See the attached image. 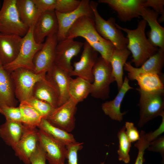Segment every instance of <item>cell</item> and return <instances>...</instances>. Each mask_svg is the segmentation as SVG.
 Wrapping results in <instances>:
<instances>
[{"label": "cell", "mask_w": 164, "mask_h": 164, "mask_svg": "<svg viewBox=\"0 0 164 164\" xmlns=\"http://www.w3.org/2000/svg\"><path fill=\"white\" fill-rule=\"evenodd\" d=\"M90 4L94 15L95 28L99 35L110 41L117 49L127 48L128 39L124 36L121 30L116 27L115 19L111 17L107 20L104 19L98 12L97 3L91 1Z\"/></svg>", "instance_id": "cell-3"}, {"label": "cell", "mask_w": 164, "mask_h": 164, "mask_svg": "<svg viewBox=\"0 0 164 164\" xmlns=\"http://www.w3.org/2000/svg\"><path fill=\"white\" fill-rule=\"evenodd\" d=\"M160 116L162 117V121L159 127L153 132H150L145 133V137L146 139L150 142L153 141L164 132V112Z\"/></svg>", "instance_id": "cell-44"}, {"label": "cell", "mask_w": 164, "mask_h": 164, "mask_svg": "<svg viewBox=\"0 0 164 164\" xmlns=\"http://www.w3.org/2000/svg\"><path fill=\"white\" fill-rule=\"evenodd\" d=\"M19 107L23 125L30 128L38 127L43 118L40 114L26 101L20 102Z\"/></svg>", "instance_id": "cell-31"}, {"label": "cell", "mask_w": 164, "mask_h": 164, "mask_svg": "<svg viewBox=\"0 0 164 164\" xmlns=\"http://www.w3.org/2000/svg\"><path fill=\"white\" fill-rule=\"evenodd\" d=\"M146 22L141 19L134 29L122 27L116 24V27L127 34L128 42L127 48L132 53L133 63L136 67L141 66L149 57L154 55L159 48L153 45L145 35Z\"/></svg>", "instance_id": "cell-1"}, {"label": "cell", "mask_w": 164, "mask_h": 164, "mask_svg": "<svg viewBox=\"0 0 164 164\" xmlns=\"http://www.w3.org/2000/svg\"><path fill=\"white\" fill-rule=\"evenodd\" d=\"M94 80L91 94L96 98L105 100L109 97L110 85L115 81L111 65L101 56L98 57L92 69Z\"/></svg>", "instance_id": "cell-2"}, {"label": "cell", "mask_w": 164, "mask_h": 164, "mask_svg": "<svg viewBox=\"0 0 164 164\" xmlns=\"http://www.w3.org/2000/svg\"><path fill=\"white\" fill-rule=\"evenodd\" d=\"M145 0H99L116 11L120 19L126 22L139 17Z\"/></svg>", "instance_id": "cell-15"}, {"label": "cell", "mask_w": 164, "mask_h": 164, "mask_svg": "<svg viewBox=\"0 0 164 164\" xmlns=\"http://www.w3.org/2000/svg\"><path fill=\"white\" fill-rule=\"evenodd\" d=\"M26 128L21 122L6 120L0 126V137L7 145L12 147L19 141Z\"/></svg>", "instance_id": "cell-25"}, {"label": "cell", "mask_w": 164, "mask_h": 164, "mask_svg": "<svg viewBox=\"0 0 164 164\" xmlns=\"http://www.w3.org/2000/svg\"><path fill=\"white\" fill-rule=\"evenodd\" d=\"M33 27H29L26 34L22 37L20 48L16 58L11 63L3 66L4 69L9 73L19 68L34 71L33 60L36 52L42 47L43 43L39 44L35 41Z\"/></svg>", "instance_id": "cell-6"}, {"label": "cell", "mask_w": 164, "mask_h": 164, "mask_svg": "<svg viewBox=\"0 0 164 164\" xmlns=\"http://www.w3.org/2000/svg\"><path fill=\"white\" fill-rule=\"evenodd\" d=\"M129 80L127 77L125 76L122 85L114 98L107 101L101 104V109L103 112L112 120L121 122L123 119V115L126 113V111L121 112L120 108L126 93L130 90L133 89L129 84Z\"/></svg>", "instance_id": "cell-21"}, {"label": "cell", "mask_w": 164, "mask_h": 164, "mask_svg": "<svg viewBox=\"0 0 164 164\" xmlns=\"http://www.w3.org/2000/svg\"><path fill=\"white\" fill-rule=\"evenodd\" d=\"M88 43L94 50L100 53L101 56L106 61L110 63L111 57L116 49L111 43L106 40Z\"/></svg>", "instance_id": "cell-33"}, {"label": "cell", "mask_w": 164, "mask_h": 164, "mask_svg": "<svg viewBox=\"0 0 164 164\" xmlns=\"http://www.w3.org/2000/svg\"><path fill=\"white\" fill-rule=\"evenodd\" d=\"M131 53L127 48L121 50L115 49L110 61L112 73L119 90L123 82L124 67Z\"/></svg>", "instance_id": "cell-26"}, {"label": "cell", "mask_w": 164, "mask_h": 164, "mask_svg": "<svg viewBox=\"0 0 164 164\" xmlns=\"http://www.w3.org/2000/svg\"><path fill=\"white\" fill-rule=\"evenodd\" d=\"M125 126V133L131 142L137 141L139 139L140 133L133 123L126 122Z\"/></svg>", "instance_id": "cell-41"}, {"label": "cell", "mask_w": 164, "mask_h": 164, "mask_svg": "<svg viewBox=\"0 0 164 164\" xmlns=\"http://www.w3.org/2000/svg\"><path fill=\"white\" fill-rule=\"evenodd\" d=\"M83 45L82 42L75 41L73 38H66L58 42L54 65L67 72L70 76L73 70L71 60L79 53Z\"/></svg>", "instance_id": "cell-10"}, {"label": "cell", "mask_w": 164, "mask_h": 164, "mask_svg": "<svg viewBox=\"0 0 164 164\" xmlns=\"http://www.w3.org/2000/svg\"><path fill=\"white\" fill-rule=\"evenodd\" d=\"M46 73H37L23 68L16 69L10 73L15 95L20 102L26 101L32 96L35 84L44 78Z\"/></svg>", "instance_id": "cell-5"}, {"label": "cell", "mask_w": 164, "mask_h": 164, "mask_svg": "<svg viewBox=\"0 0 164 164\" xmlns=\"http://www.w3.org/2000/svg\"><path fill=\"white\" fill-rule=\"evenodd\" d=\"M77 104L70 97L64 103L54 108L46 119L53 125L71 132L75 126Z\"/></svg>", "instance_id": "cell-9"}, {"label": "cell", "mask_w": 164, "mask_h": 164, "mask_svg": "<svg viewBox=\"0 0 164 164\" xmlns=\"http://www.w3.org/2000/svg\"><path fill=\"white\" fill-rule=\"evenodd\" d=\"M26 126L18 142L12 147L15 154L26 164L30 163V158L36 151L38 144V131L36 128Z\"/></svg>", "instance_id": "cell-17"}, {"label": "cell", "mask_w": 164, "mask_h": 164, "mask_svg": "<svg viewBox=\"0 0 164 164\" xmlns=\"http://www.w3.org/2000/svg\"><path fill=\"white\" fill-rule=\"evenodd\" d=\"M26 101L34 108L43 118L46 119L55 108L47 102L37 99L33 96Z\"/></svg>", "instance_id": "cell-34"}, {"label": "cell", "mask_w": 164, "mask_h": 164, "mask_svg": "<svg viewBox=\"0 0 164 164\" xmlns=\"http://www.w3.org/2000/svg\"></svg>", "instance_id": "cell-45"}, {"label": "cell", "mask_w": 164, "mask_h": 164, "mask_svg": "<svg viewBox=\"0 0 164 164\" xmlns=\"http://www.w3.org/2000/svg\"><path fill=\"white\" fill-rule=\"evenodd\" d=\"M164 0H145L144 7H151L153 9V10L159 14L161 15L160 17L158 20L159 24L164 21Z\"/></svg>", "instance_id": "cell-39"}, {"label": "cell", "mask_w": 164, "mask_h": 164, "mask_svg": "<svg viewBox=\"0 0 164 164\" xmlns=\"http://www.w3.org/2000/svg\"><path fill=\"white\" fill-rule=\"evenodd\" d=\"M83 144V143L76 142L66 145L67 164H78L77 152L82 148ZM100 164H105V163L103 162Z\"/></svg>", "instance_id": "cell-37"}, {"label": "cell", "mask_w": 164, "mask_h": 164, "mask_svg": "<svg viewBox=\"0 0 164 164\" xmlns=\"http://www.w3.org/2000/svg\"><path fill=\"white\" fill-rule=\"evenodd\" d=\"M55 12L58 22L56 33L58 42L66 38L69 29L80 18L86 16L94 19L93 12L89 0H81L79 6L71 12L64 13Z\"/></svg>", "instance_id": "cell-8"}, {"label": "cell", "mask_w": 164, "mask_h": 164, "mask_svg": "<svg viewBox=\"0 0 164 164\" xmlns=\"http://www.w3.org/2000/svg\"><path fill=\"white\" fill-rule=\"evenodd\" d=\"M125 126L118 132L117 137L119 142L118 149L117 151L119 161L126 164L129 162L130 160L129 154L131 146V143L125 133Z\"/></svg>", "instance_id": "cell-32"}, {"label": "cell", "mask_w": 164, "mask_h": 164, "mask_svg": "<svg viewBox=\"0 0 164 164\" xmlns=\"http://www.w3.org/2000/svg\"><path fill=\"white\" fill-rule=\"evenodd\" d=\"M32 96L56 108L59 105L58 92L53 84L46 77L37 82L33 90Z\"/></svg>", "instance_id": "cell-23"}, {"label": "cell", "mask_w": 164, "mask_h": 164, "mask_svg": "<svg viewBox=\"0 0 164 164\" xmlns=\"http://www.w3.org/2000/svg\"><path fill=\"white\" fill-rule=\"evenodd\" d=\"M46 77L53 84L58 92L59 106L62 104L70 98L68 87L71 77L67 72L55 65L47 72Z\"/></svg>", "instance_id": "cell-22"}, {"label": "cell", "mask_w": 164, "mask_h": 164, "mask_svg": "<svg viewBox=\"0 0 164 164\" xmlns=\"http://www.w3.org/2000/svg\"><path fill=\"white\" fill-rule=\"evenodd\" d=\"M21 37L15 34L0 33V62L4 66L13 61L19 53Z\"/></svg>", "instance_id": "cell-20"}, {"label": "cell", "mask_w": 164, "mask_h": 164, "mask_svg": "<svg viewBox=\"0 0 164 164\" xmlns=\"http://www.w3.org/2000/svg\"><path fill=\"white\" fill-rule=\"evenodd\" d=\"M150 151L156 152L160 153L164 160V136L160 135L150 142L147 149Z\"/></svg>", "instance_id": "cell-40"}, {"label": "cell", "mask_w": 164, "mask_h": 164, "mask_svg": "<svg viewBox=\"0 0 164 164\" xmlns=\"http://www.w3.org/2000/svg\"><path fill=\"white\" fill-rule=\"evenodd\" d=\"M16 0H4L0 10V33L15 34L22 37L29 28L21 21L16 6Z\"/></svg>", "instance_id": "cell-7"}, {"label": "cell", "mask_w": 164, "mask_h": 164, "mask_svg": "<svg viewBox=\"0 0 164 164\" xmlns=\"http://www.w3.org/2000/svg\"><path fill=\"white\" fill-rule=\"evenodd\" d=\"M161 76L154 73H147L138 75L135 78L139 88L148 92L164 91L163 78Z\"/></svg>", "instance_id": "cell-29"}, {"label": "cell", "mask_w": 164, "mask_h": 164, "mask_svg": "<svg viewBox=\"0 0 164 164\" xmlns=\"http://www.w3.org/2000/svg\"><path fill=\"white\" fill-rule=\"evenodd\" d=\"M10 76L0 62V107H15L16 101Z\"/></svg>", "instance_id": "cell-24"}, {"label": "cell", "mask_w": 164, "mask_h": 164, "mask_svg": "<svg viewBox=\"0 0 164 164\" xmlns=\"http://www.w3.org/2000/svg\"><path fill=\"white\" fill-rule=\"evenodd\" d=\"M58 22L55 10L42 12L33 27V35L35 42L43 43L45 38L56 34Z\"/></svg>", "instance_id": "cell-14"}, {"label": "cell", "mask_w": 164, "mask_h": 164, "mask_svg": "<svg viewBox=\"0 0 164 164\" xmlns=\"http://www.w3.org/2000/svg\"><path fill=\"white\" fill-rule=\"evenodd\" d=\"M38 128L65 146L76 142L73 135L53 125L46 118H42Z\"/></svg>", "instance_id": "cell-30"}, {"label": "cell", "mask_w": 164, "mask_h": 164, "mask_svg": "<svg viewBox=\"0 0 164 164\" xmlns=\"http://www.w3.org/2000/svg\"><path fill=\"white\" fill-rule=\"evenodd\" d=\"M16 6L22 22L29 28L34 26L42 12L32 0H16Z\"/></svg>", "instance_id": "cell-27"}, {"label": "cell", "mask_w": 164, "mask_h": 164, "mask_svg": "<svg viewBox=\"0 0 164 164\" xmlns=\"http://www.w3.org/2000/svg\"><path fill=\"white\" fill-rule=\"evenodd\" d=\"M0 113L4 115L6 120L22 123V116L19 107H0Z\"/></svg>", "instance_id": "cell-38"}, {"label": "cell", "mask_w": 164, "mask_h": 164, "mask_svg": "<svg viewBox=\"0 0 164 164\" xmlns=\"http://www.w3.org/2000/svg\"><path fill=\"white\" fill-rule=\"evenodd\" d=\"M83 47L80 60L74 62L73 68L70 76H77L92 83L94 80L92 69L98 57V53L86 41Z\"/></svg>", "instance_id": "cell-13"}, {"label": "cell", "mask_w": 164, "mask_h": 164, "mask_svg": "<svg viewBox=\"0 0 164 164\" xmlns=\"http://www.w3.org/2000/svg\"><path fill=\"white\" fill-rule=\"evenodd\" d=\"M81 1L78 0H56L55 11L61 13H67L76 9Z\"/></svg>", "instance_id": "cell-36"}, {"label": "cell", "mask_w": 164, "mask_h": 164, "mask_svg": "<svg viewBox=\"0 0 164 164\" xmlns=\"http://www.w3.org/2000/svg\"><path fill=\"white\" fill-rule=\"evenodd\" d=\"M78 37L85 39L88 43L106 40L97 31L94 19L86 16L80 18L74 23L69 29L66 38L74 39Z\"/></svg>", "instance_id": "cell-16"}, {"label": "cell", "mask_w": 164, "mask_h": 164, "mask_svg": "<svg viewBox=\"0 0 164 164\" xmlns=\"http://www.w3.org/2000/svg\"><path fill=\"white\" fill-rule=\"evenodd\" d=\"M145 132L142 130L140 133L139 139L135 144L134 146L138 151V155L134 164H143L145 161L144 154L146 149H147L150 143L146 138Z\"/></svg>", "instance_id": "cell-35"}, {"label": "cell", "mask_w": 164, "mask_h": 164, "mask_svg": "<svg viewBox=\"0 0 164 164\" xmlns=\"http://www.w3.org/2000/svg\"><path fill=\"white\" fill-rule=\"evenodd\" d=\"M38 137L39 144L49 164H65L66 146L40 129L38 131Z\"/></svg>", "instance_id": "cell-12"}, {"label": "cell", "mask_w": 164, "mask_h": 164, "mask_svg": "<svg viewBox=\"0 0 164 164\" xmlns=\"http://www.w3.org/2000/svg\"><path fill=\"white\" fill-rule=\"evenodd\" d=\"M164 63V50L159 49L154 55L149 57L140 67L133 66L130 62H126L124 69L128 72L127 77L130 80H134L139 74L147 73H154L161 76Z\"/></svg>", "instance_id": "cell-18"}, {"label": "cell", "mask_w": 164, "mask_h": 164, "mask_svg": "<svg viewBox=\"0 0 164 164\" xmlns=\"http://www.w3.org/2000/svg\"><path fill=\"white\" fill-rule=\"evenodd\" d=\"M58 43L56 34L46 38L42 47L36 52L33 60L35 73H47L54 65Z\"/></svg>", "instance_id": "cell-11"}, {"label": "cell", "mask_w": 164, "mask_h": 164, "mask_svg": "<svg viewBox=\"0 0 164 164\" xmlns=\"http://www.w3.org/2000/svg\"><path fill=\"white\" fill-rule=\"evenodd\" d=\"M159 14L152 9L143 7L140 16L148 23L150 30L148 39L154 46L164 50V28L158 22Z\"/></svg>", "instance_id": "cell-19"}, {"label": "cell", "mask_w": 164, "mask_h": 164, "mask_svg": "<svg viewBox=\"0 0 164 164\" xmlns=\"http://www.w3.org/2000/svg\"><path fill=\"white\" fill-rule=\"evenodd\" d=\"M46 160L44 152L38 143L36 151L30 158V163L31 164H46Z\"/></svg>", "instance_id": "cell-43"}, {"label": "cell", "mask_w": 164, "mask_h": 164, "mask_svg": "<svg viewBox=\"0 0 164 164\" xmlns=\"http://www.w3.org/2000/svg\"><path fill=\"white\" fill-rule=\"evenodd\" d=\"M136 90L140 96L138 104L139 119L138 125L142 127L164 112V91L148 92L139 87Z\"/></svg>", "instance_id": "cell-4"}, {"label": "cell", "mask_w": 164, "mask_h": 164, "mask_svg": "<svg viewBox=\"0 0 164 164\" xmlns=\"http://www.w3.org/2000/svg\"><path fill=\"white\" fill-rule=\"evenodd\" d=\"M91 83L79 77H70L68 87L70 97L77 104L83 101L91 94Z\"/></svg>", "instance_id": "cell-28"}, {"label": "cell", "mask_w": 164, "mask_h": 164, "mask_svg": "<svg viewBox=\"0 0 164 164\" xmlns=\"http://www.w3.org/2000/svg\"><path fill=\"white\" fill-rule=\"evenodd\" d=\"M37 9L42 12L55 10L56 0H32Z\"/></svg>", "instance_id": "cell-42"}]
</instances>
